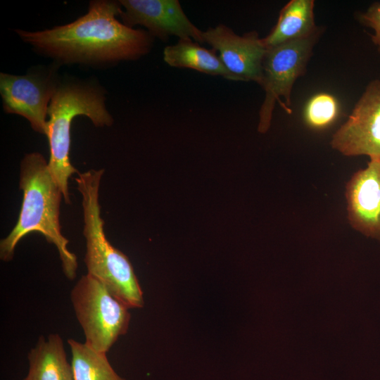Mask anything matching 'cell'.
Masks as SVG:
<instances>
[{
	"instance_id": "cell-15",
	"label": "cell",
	"mask_w": 380,
	"mask_h": 380,
	"mask_svg": "<svg viewBox=\"0 0 380 380\" xmlns=\"http://www.w3.org/2000/svg\"><path fill=\"white\" fill-rule=\"evenodd\" d=\"M68 343L71 350L74 380H126L113 369L106 353L72 338H69Z\"/></svg>"
},
{
	"instance_id": "cell-13",
	"label": "cell",
	"mask_w": 380,
	"mask_h": 380,
	"mask_svg": "<svg viewBox=\"0 0 380 380\" xmlns=\"http://www.w3.org/2000/svg\"><path fill=\"white\" fill-rule=\"evenodd\" d=\"M313 0H291L280 11L276 25L262 39L266 49L307 37L321 30L315 25Z\"/></svg>"
},
{
	"instance_id": "cell-3",
	"label": "cell",
	"mask_w": 380,
	"mask_h": 380,
	"mask_svg": "<svg viewBox=\"0 0 380 380\" xmlns=\"http://www.w3.org/2000/svg\"><path fill=\"white\" fill-rule=\"evenodd\" d=\"M103 172V169L90 170L78 173L75 179L82 196L87 274L101 281L129 309L141 308L143 291L134 268L129 258L111 245L104 232L99 198Z\"/></svg>"
},
{
	"instance_id": "cell-14",
	"label": "cell",
	"mask_w": 380,
	"mask_h": 380,
	"mask_svg": "<svg viewBox=\"0 0 380 380\" xmlns=\"http://www.w3.org/2000/svg\"><path fill=\"white\" fill-rule=\"evenodd\" d=\"M217 53L213 49L203 47L191 39H180L177 44L165 48L163 59L172 67L189 68L237 81Z\"/></svg>"
},
{
	"instance_id": "cell-12",
	"label": "cell",
	"mask_w": 380,
	"mask_h": 380,
	"mask_svg": "<svg viewBox=\"0 0 380 380\" xmlns=\"http://www.w3.org/2000/svg\"><path fill=\"white\" fill-rule=\"evenodd\" d=\"M29 369L25 380H74L63 341L58 334L47 339L41 336L27 355Z\"/></svg>"
},
{
	"instance_id": "cell-2",
	"label": "cell",
	"mask_w": 380,
	"mask_h": 380,
	"mask_svg": "<svg viewBox=\"0 0 380 380\" xmlns=\"http://www.w3.org/2000/svg\"><path fill=\"white\" fill-rule=\"evenodd\" d=\"M19 188L23 192L18 222L0 241V258L11 261L17 243L32 232L42 234L58 252L65 276L73 280L78 267L77 256L68 249L69 241L61 233L60 205L63 196L44 157L37 152L24 156L20 163Z\"/></svg>"
},
{
	"instance_id": "cell-4",
	"label": "cell",
	"mask_w": 380,
	"mask_h": 380,
	"mask_svg": "<svg viewBox=\"0 0 380 380\" xmlns=\"http://www.w3.org/2000/svg\"><path fill=\"white\" fill-rule=\"evenodd\" d=\"M48 115L49 168L65 202L70 203L68 179L73 174L78 173L69 157L73 118L77 115H85L96 127L110 126L113 119L105 107L101 94L92 88L77 85L56 87L49 103Z\"/></svg>"
},
{
	"instance_id": "cell-1",
	"label": "cell",
	"mask_w": 380,
	"mask_h": 380,
	"mask_svg": "<svg viewBox=\"0 0 380 380\" xmlns=\"http://www.w3.org/2000/svg\"><path fill=\"white\" fill-rule=\"evenodd\" d=\"M121 12L118 3L94 1L84 15L71 23L17 32L25 42L65 61L137 59L148 52L152 40L145 31L119 22L115 16Z\"/></svg>"
},
{
	"instance_id": "cell-18",
	"label": "cell",
	"mask_w": 380,
	"mask_h": 380,
	"mask_svg": "<svg viewBox=\"0 0 380 380\" xmlns=\"http://www.w3.org/2000/svg\"><path fill=\"white\" fill-rule=\"evenodd\" d=\"M23 380H25V379H23Z\"/></svg>"
},
{
	"instance_id": "cell-9",
	"label": "cell",
	"mask_w": 380,
	"mask_h": 380,
	"mask_svg": "<svg viewBox=\"0 0 380 380\" xmlns=\"http://www.w3.org/2000/svg\"><path fill=\"white\" fill-rule=\"evenodd\" d=\"M124 24L146 27L151 34L162 39L173 35L203 44V31L187 18L177 0H122Z\"/></svg>"
},
{
	"instance_id": "cell-16",
	"label": "cell",
	"mask_w": 380,
	"mask_h": 380,
	"mask_svg": "<svg viewBox=\"0 0 380 380\" xmlns=\"http://www.w3.org/2000/svg\"><path fill=\"white\" fill-rule=\"evenodd\" d=\"M338 114L339 105L336 99L328 93H318L306 103L303 118L310 128L319 130L333 124Z\"/></svg>"
},
{
	"instance_id": "cell-10",
	"label": "cell",
	"mask_w": 380,
	"mask_h": 380,
	"mask_svg": "<svg viewBox=\"0 0 380 380\" xmlns=\"http://www.w3.org/2000/svg\"><path fill=\"white\" fill-rule=\"evenodd\" d=\"M56 87L37 75H0V91L6 112L25 118L32 128L47 134L49 102Z\"/></svg>"
},
{
	"instance_id": "cell-8",
	"label": "cell",
	"mask_w": 380,
	"mask_h": 380,
	"mask_svg": "<svg viewBox=\"0 0 380 380\" xmlns=\"http://www.w3.org/2000/svg\"><path fill=\"white\" fill-rule=\"evenodd\" d=\"M203 39L219 53L221 61L237 81H252L260 85L267 49L256 31L238 35L221 24L203 31Z\"/></svg>"
},
{
	"instance_id": "cell-5",
	"label": "cell",
	"mask_w": 380,
	"mask_h": 380,
	"mask_svg": "<svg viewBox=\"0 0 380 380\" xmlns=\"http://www.w3.org/2000/svg\"><path fill=\"white\" fill-rule=\"evenodd\" d=\"M70 300L85 343L94 350L106 353L127 332L129 308L89 274L77 281L70 291Z\"/></svg>"
},
{
	"instance_id": "cell-17",
	"label": "cell",
	"mask_w": 380,
	"mask_h": 380,
	"mask_svg": "<svg viewBox=\"0 0 380 380\" xmlns=\"http://www.w3.org/2000/svg\"><path fill=\"white\" fill-rule=\"evenodd\" d=\"M360 20L365 26L374 30V33L371 39L380 53V2L373 3L365 13H361Z\"/></svg>"
},
{
	"instance_id": "cell-7",
	"label": "cell",
	"mask_w": 380,
	"mask_h": 380,
	"mask_svg": "<svg viewBox=\"0 0 380 380\" xmlns=\"http://www.w3.org/2000/svg\"><path fill=\"white\" fill-rule=\"evenodd\" d=\"M331 146L346 156L380 158V79L367 84L347 121L332 136Z\"/></svg>"
},
{
	"instance_id": "cell-11",
	"label": "cell",
	"mask_w": 380,
	"mask_h": 380,
	"mask_svg": "<svg viewBox=\"0 0 380 380\" xmlns=\"http://www.w3.org/2000/svg\"><path fill=\"white\" fill-rule=\"evenodd\" d=\"M348 219L362 234L380 241V158H372L346 187Z\"/></svg>"
},
{
	"instance_id": "cell-6",
	"label": "cell",
	"mask_w": 380,
	"mask_h": 380,
	"mask_svg": "<svg viewBox=\"0 0 380 380\" xmlns=\"http://www.w3.org/2000/svg\"><path fill=\"white\" fill-rule=\"evenodd\" d=\"M322 32L321 30L309 37L267 49L260 84L265 95L259 111L260 133L264 134L269 129L277 101L289 114L292 113L290 106L293 84L304 75Z\"/></svg>"
}]
</instances>
